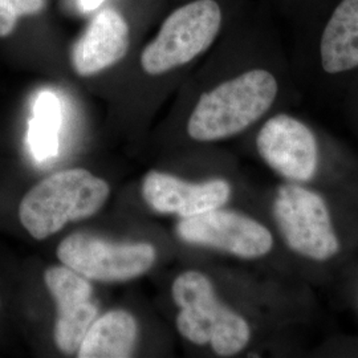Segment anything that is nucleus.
I'll list each match as a JSON object with an SVG mask.
<instances>
[{
	"mask_svg": "<svg viewBox=\"0 0 358 358\" xmlns=\"http://www.w3.org/2000/svg\"><path fill=\"white\" fill-rule=\"evenodd\" d=\"M273 215L287 245L316 262H325L340 252L332 219L320 194L300 185L279 187Z\"/></svg>",
	"mask_w": 358,
	"mask_h": 358,
	"instance_id": "nucleus-6",
	"label": "nucleus"
},
{
	"mask_svg": "<svg viewBox=\"0 0 358 358\" xmlns=\"http://www.w3.org/2000/svg\"><path fill=\"white\" fill-rule=\"evenodd\" d=\"M130 47V27L122 13L103 8L92 19L71 52L78 76L90 77L120 63Z\"/></svg>",
	"mask_w": 358,
	"mask_h": 358,
	"instance_id": "nucleus-12",
	"label": "nucleus"
},
{
	"mask_svg": "<svg viewBox=\"0 0 358 358\" xmlns=\"http://www.w3.org/2000/svg\"><path fill=\"white\" fill-rule=\"evenodd\" d=\"M171 294L180 308L179 333L196 345L210 344L220 357L242 352L251 338V328L241 315L226 307L211 280L199 271H186L173 282Z\"/></svg>",
	"mask_w": 358,
	"mask_h": 358,
	"instance_id": "nucleus-3",
	"label": "nucleus"
},
{
	"mask_svg": "<svg viewBox=\"0 0 358 358\" xmlns=\"http://www.w3.org/2000/svg\"><path fill=\"white\" fill-rule=\"evenodd\" d=\"M105 0H78V7L83 13H90L100 8Z\"/></svg>",
	"mask_w": 358,
	"mask_h": 358,
	"instance_id": "nucleus-17",
	"label": "nucleus"
},
{
	"mask_svg": "<svg viewBox=\"0 0 358 358\" xmlns=\"http://www.w3.org/2000/svg\"><path fill=\"white\" fill-rule=\"evenodd\" d=\"M177 234L186 243L226 251L242 259L267 255L273 245L272 234L266 226L252 217L220 208L183 217Z\"/></svg>",
	"mask_w": 358,
	"mask_h": 358,
	"instance_id": "nucleus-8",
	"label": "nucleus"
},
{
	"mask_svg": "<svg viewBox=\"0 0 358 358\" xmlns=\"http://www.w3.org/2000/svg\"><path fill=\"white\" fill-rule=\"evenodd\" d=\"M266 164L284 178L308 182L319 167V143L306 122L288 113L269 117L256 137Z\"/></svg>",
	"mask_w": 358,
	"mask_h": 358,
	"instance_id": "nucleus-9",
	"label": "nucleus"
},
{
	"mask_svg": "<svg viewBox=\"0 0 358 358\" xmlns=\"http://www.w3.org/2000/svg\"><path fill=\"white\" fill-rule=\"evenodd\" d=\"M315 0H279L282 6V13L289 15L291 17L296 16L297 13H301L304 8H307L310 3Z\"/></svg>",
	"mask_w": 358,
	"mask_h": 358,
	"instance_id": "nucleus-16",
	"label": "nucleus"
},
{
	"mask_svg": "<svg viewBox=\"0 0 358 358\" xmlns=\"http://www.w3.org/2000/svg\"><path fill=\"white\" fill-rule=\"evenodd\" d=\"M59 260L88 280L128 282L153 267L157 251L143 242H110L85 232L72 234L57 247Z\"/></svg>",
	"mask_w": 358,
	"mask_h": 358,
	"instance_id": "nucleus-7",
	"label": "nucleus"
},
{
	"mask_svg": "<svg viewBox=\"0 0 358 358\" xmlns=\"http://www.w3.org/2000/svg\"><path fill=\"white\" fill-rule=\"evenodd\" d=\"M60 125L62 103L59 97L50 90L41 92L35 101L28 133L29 148L38 161L50 159L57 154Z\"/></svg>",
	"mask_w": 358,
	"mask_h": 358,
	"instance_id": "nucleus-14",
	"label": "nucleus"
},
{
	"mask_svg": "<svg viewBox=\"0 0 358 358\" xmlns=\"http://www.w3.org/2000/svg\"><path fill=\"white\" fill-rule=\"evenodd\" d=\"M137 321L127 310H110L90 325L77 350L80 358H127L137 340Z\"/></svg>",
	"mask_w": 358,
	"mask_h": 358,
	"instance_id": "nucleus-13",
	"label": "nucleus"
},
{
	"mask_svg": "<svg viewBox=\"0 0 358 358\" xmlns=\"http://www.w3.org/2000/svg\"><path fill=\"white\" fill-rule=\"evenodd\" d=\"M145 202L159 214L192 217L220 208L230 201V183L224 179H211L202 183L186 180L152 170L142 183Z\"/></svg>",
	"mask_w": 358,
	"mask_h": 358,
	"instance_id": "nucleus-11",
	"label": "nucleus"
},
{
	"mask_svg": "<svg viewBox=\"0 0 358 358\" xmlns=\"http://www.w3.org/2000/svg\"><path fill=\"white\" fill-rule=\"evenodd\" d=\"M292 19L324 75L357 72L358 0H315Z\"/></svg>",
	"mask_w": 358,
	"mask_h": 358,
	"instance_id": "nucleus-5",
	"label": "nucleus"
},
{
	"mask_svg": "<svg viewBox=\"0 0 358 358\" xmlns=\"http://www.w3.org/2000/svg\"><path fill=\"white\" fill-rule=\"evenodd\" d=\"M47 0H0V38H7L23 16L43 13Z\"/></svg>",
	"mask_w": 358,
	"mask_h": 358,
	"instance_id": "nucleus-15",
	"label": "nucleus"
},
{
	"mask_svg": "<svg viewBox=\"0 0 358 358\" xmlns=\"http://www.w3.org/2000/svg\"><path fill=\"white\" fill-rule=\"evenodd\" d=\"M110 195L106 180L85 169H69L40 180L23 196L19 219L36 241L64 229L68 222L93 217Z\"/></svg>",
	"mask_w": 358,
	"mask_h": 358,
	"instance_id": "nucleus-2",
	"label": "nucleus"
},
{
	"mask_svg": "<svg viewBox=\"0 0 358 358\" xmlns=\"http://www.w3.org/2000/svg\"><path fill=\"white\" fill-rule=\"evenodd\" d=\"M44 282L57 306L56 346L66 355L77 353L99 315L90 280L66 266H53L44 272Z\"/></svg>",
	"mask_w": 358,
	"mask_h": 358,
	"instance_id": "nucleus-10",
	"label": "nucleus"
},
{
	"mask_svg": "<svg viewBox=\"0 0 358 358\" xmlns=\"http://www.w3.org/2000/svg\"><path fill=\"white\" fill-rule=\"evenodd\" d=\"M226 24L222 0H190L164 20L157 36L143 48L142 69L158 76L180 66L211 50Z\"/></svg>",
	"mask_w": 358,
	"mask_h": 358,
	"instance_id": "nucleus-4",
	"label": "nucleus"
},
{
	"mask_svg": "<svg viewBox=\"0 0 358 358\" xmlns=\"http://www.w3.org/2000/svg\"><path fill=\"white\" fill-rule=\"evenodd\" d=\"M280 92V78L273 69L251 66L199 96L187 121V133L199 142L236 136L267 115Z\"/></svg>",
	"mask_w": 358,
	"mask_h": 358,
	"instance_id": "nucleus-1",
	"label": "nucleus"
}]
</instances>
